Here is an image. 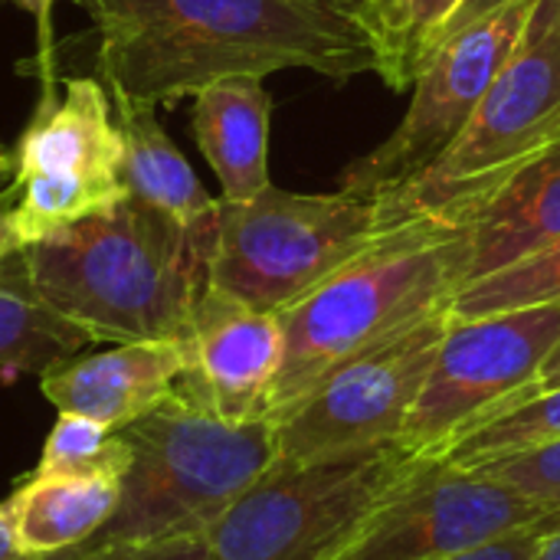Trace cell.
<instances>
[{
    "label": "cell",
    "mask_w": 560,
    "mask_h": 560,
    "mask_svg": "<svg viewBox=\"0 0 560 560\" xmlns=\"http://www.w3.org/2000/svg\"><path fill=\"white\" fill-rule=\"evenodd\" d=\"M98 30L108 89L151 105L226 75L312 69L348 82L377 72L358 0H79Z\"/></svg>",
    "instance_id": "obj_1"
},
{
    "label": "cell",
    "mask_w": 560,
    "mask_h": 560,
    "mask_svg": "<svg viewBox=\"0 0 560 560\" xmlns=\"http://www.w3.org/2000/svg\"><path fill=\"white\" fill-rule=\"evenodd\" d=\"M213 223L184 226L128 197L23 246V256L36 292L92 341H174L207 289Z\"/></svg>",
    "instance_id": "obj_2"
},
{
    "label": "cell",
    "mask_w": 560,
    "mask_h": 560,
    "mask_svg": "<svg viewBox=\"0 0 560 560\" xmlns=\"http://www.w3.org/2000/svg\"><path fill=\"white\" fill-rule=\"evenodd\" d=\"M469 256L472 226L466 220L417 217L282 308V364L266 420L276 423L348 358L446 308L466 285Z\"/></svg>",
    "instance_id": "obj_3"
},
{
    "label": "cell",
    "mask_w": 560,
    "mask_h": 560,
    "mask_svg": "<svg viewBox=\"0 0 560 560\" xmlns=\"http://www.w3.org/2000/svg\"><path fill=\"white\" fill-rule=\"evenodd\" d=\"M128 463L108 522L79 548L207 538L220 515L279 459L272 420H220L180 387L118 427Z\"/></svg>",
    "instance_id": "obj_4"
},
{
    "label": "cell",
    "mask_w": 560,
    "mask_h": 560,
    "mask_svg": "<svg viewBox=\"0 0 560 560\" xmlns=\"http://www.w3.org/2000/svg\"><path fill=\"white\" fill-rule=\"evenodd\" d=\"M560 141V0H535L525 30L453 148L387 190L394 226L417 217L466 220L512 174Z\"/></svg>",
    "instance_id": "obj_5"
},
{
    "label": "cell",
    "mask_w": 560,
    "mask_h": 560,
    "mask_svg": "<svg viewBox=\"0 0 560 560\" xmlns=\"http://www.w3.org/2000/svg\"><path fill=\"white\" fill-rule=\"evenodd\" d=\"M390 230L384 194H292L269 184L246 203L220 200L207 285L279 315Z\"/></svg>",
    "instance_id": "obj_6"
},
{
    "label": "cell",
    "mask_w": 560,
    "mask_h": 560,
    "mask_svg": "<svg viewBox=\"0 0 560 560\" xmlns=\"http://www.w3.org/2000/svg\"><path fill=\"white\" fill-rule=\"evenodd\" d=\"M433 459L404 440L305 463L276 459L210 528L213 560H331Z\"/></svg>",
    "instance_id": "obj_7"
},
{
    "label": "cell",
    "mask_w": 560,
    "mask_h": 560,
    "mask_svg": "<svg viewBox=\"0 0 560 560\" xmlns=\"http://www.w3.org/2000/svg\"><path fill=\"white\" fill-rule=\"evenodd\" d=\"M558 345L560 299L482 318H450L400 440L436 456L453 440L535 397L541 390L538 371Z\"/></svg>",
    "instance_id": "obj_8"
},
{
    "label": "cell",
    "mask_w": 560,
    "mask_h": 560,
    "mask_svg": "<svg viewBox=\"0 0 560 560\" xmlns=\"http://www.w3.org/2000/svg\"><path fill=\"white\" fill-rule=\"evenodd\" d=\"M121 154L112 98L95 79H69L59 102L46 95L13 151L20 246L128 200Z\"/></svg>",
    "instance_id": "obj_9"
},
{
    "label": "cell",
    "mask_w": 560,
    "mask_h": 560,
    "mask_svg": "<svg viewBox=\"0 0 560 560\" xmlns=\"http://www.w3.org/2000/svg\"><path fill=\"white\" fill-rule=\"evenodd\" d=\"M446 325L450 312L436 308L328 371L276 420L279 459L305 463L400 440Z\"/></svg>",
    "instance_id": "obj_10"
},
{
    "label": "cell",
    "mask_w": 560,
    "mask_h": 560,
    "mask_svg": "<svg viewBox=\"0 0 560 560\" xmlns=\"http://www.w3.org/2000/svg\"><path fill=\"white\" fill-rule=\"evenodd\" d=\"M535 0H512L443 36L413 79L400 125L368 158L341 174L345 190L387 194L430 171L463 135L495 72L515 49Z\"/></svg>",
    "instance_id": "obj_11"
},
{
    "label": "cell",
    "mask_w": 560,
    "mask_h": 560,
    "mask_svg": "<svg viewBox=\"0 0 560 560\" xmlns=\"http://www.w3.org/2000/svg\"><path fill=\"white\" fill-rule=\"evenodd\" d=\"M560 505L528 499L482 472L427 463L331 560H436L528 528Z\"/></svg>",
    "instance_id": "obj_12"
},
{
    "label": "cell",
    "mask_w": 560,
    "mask_h": 560,
    "mask_svg": "<svg viewBox=\"0 0 560 560\" xmlns=\"http://www.w3.org/2000/svg\"><path fill=\"white\" fill-rule=\"evenodd\" d=\"M187 371L180 390L220 420H266V400L282 364L279 315L203 289L180 338Z\"/></svg>",
    "instance_id": "obj_13"
},
{
    "label": "cell",
    "mask_w": 560,
    "mask_h": 560,
    "mask_svg": "<svg viewBox=\"0 0 560 560\" xmlns=\"http://www.w3.org/2000/svg\"><path fill=\"white\" fill-rule=\"evenodd\" d=\"M184 371L187 351L180 338L125 341L98 354H75L46 371L39 387L59 413H79L118 430L164 404Z\"/></svg>",
    "instance_id": "obj_14"
},
{
    "label": "cell",
    "mask_w": 560,
    "mask_h": 560,
    "mask_svg": "<svg viewBox=\"0 0 560 560\" xmlns=\"http://www.w3.org/2000/svg\"><path fill=\"white\" fill-rule=\"evenodd\" d=\"M272 98L259 75H226L194 95V138L226 203L259 197L269 180Z\"/></svg>",
    "instance_id": "obj_15"
},
{
    "label": "cell",
    "mask_w": 560,
    "mask_h": 560,
    "mask_svg": "<svg viewBox=\"0 0 560 560\" xmlns=\"http://www.w3.org/2000/svg\"><path fill=\"white\" fill-rule=\"evenodd\" d=\"M466 223L472 226L466 285L555 243L560 236V141L512 174Z\"/></svg>",
    "instance_id": "obj_16"
},
{
    "label": "cell",
    "mask_w": 560,
    "mask_h": 560,
    "mask_svg": "<svg viewBox=\"0 0 560 560\" xmlns=\"http://www.w3.org/2000/svg\"><path fill=\"white\" fill-rule=\"evenodd\" d=\"M112 92V112L118 121V135L125 144L121 154V180L128 194L141 203H151L174 217L184 226H203L217 217L220 200H213L187 158L161 128L154 105L125 95L121 89Z\"/></svg>",
    "instance_id": "obj_17"
},
{
    "label": "cell",
    "mask_w": 560,
    "mask_h": 560,
    "mask_svg": "<svg viewBox=\"0 0 560 560\" xmlns=\"http://www.w3.org/2000/svg\"><path fill=\"white\" fill-rule=\"evenodd\" d=\"M115 476H52L36 472L7 502L16 545L39 560L66 555L89 541L115 512Z\"/></svg>",
    "instance_id": "obj_18"
},
{
    "label": "cell",
    "mask_w": 560,
    "mask_h": 560,
    "mask_svg": "<svg viewBox=\"0 0 560 560\" xmlns=\"http://www.w3.org/2000/svg\"><path fill=\"white\" fill-rule=\"evenodd\" d=\"M92 335L59 315L33 285L23 249L0 266V374H46L72 361Z\"/></svg>",
    "instance_id": "obj_19"
},
{
    "label": "cell",
    "mask_w": 560,
    "mask_h": 560,
    "mask_svg": "<svg viewBox=\"0 0 560 560\" xmlns=\"http://www.w3.org/2000/svg\"><path fill=\"white\" fill-rule=\"evenodd\" d=\"M463 0H358L361 20L377 49V75L404 92L440 43Z\"/></svg>",
    "instance_id": "obj_20"
},
{
    "label": "cell",
    "mask_w": 560,
    "mask_h": 560,
    "mask_svg": "<svg viewBox=\"0 0 560 560\" xmlns=\"http://www.w3.org/2000/svg\"><path fill=\"white\" fill-rule=\"evenodd\" d=\"M555 440H560V387L538 390L518 407L453 440L450 446L436 453V459L450 469H476L489 459L515 456V453H525Z\"/></svg>",
    "instance_id": "obj_21"
},
{
    "label": "cell",
    "mask_w": 560,
    "mask_h": 560,
    "mask_svg": "<svg viewBox=\"0 0 560 560\" xmlns=\"http://www.w3.org/2000/svg\"><path fill=\"white\" fill-rule=\"evenodd\" d=\"M560 299V236L545 249L486 276L469 285H463L446 312L450 318H482L495 312L545 305Z\"/></svg>",
    "instance_id": "obj_22"
},
{
    "label": "cell",
    "mask_w": 560,
    "mask_h": 560,
    "mask_svg": "<svg viewBox=\"0 0 560 560\" xmlns=\"http://www.w3.org/2000/svg\"><path fill=\"white\" fill-rule=\"evenodd\" d=\"M128 463V446L118 430L79 417L59 413L39 456L36 472L52 476H121Z\"/></svg>",
    "instance_id": "obj_23"
},
{
    "label": "cell",
    "mask_w": 560,
    "mask_h": 560,
    "mask_svg": "<svg viewBox=\"0 0 560 560\" xmlns=\"http://www.w3.org/2000/svg\"><path fill=\"white\" fill-rule=\"evenodd\" d=\"M469 472H482L502 486H512L515 492H522L528 499L560 505V440L515 453V456L489 459Z\"/></svg>",
    "instance_id": "obj_24"
},
{
    "label": "cell",
    "mask_w": 560,
    "mask_h": 560,
    "mask_svg": "<svg viewBox=\"0 0 560 560\" xmlns=\"http://www.w3.org/2000/svg\"><path fill=\"white\" fill-rule=\"evenodd\" d=\"M49 560H213V551L207 538H167V541H138V545L72 548Z\"/></svg>",
    "instance_id": "obj_25"
},
{
    "label": "cell",
    "mask_w": 560,
    "mask_h": 560,
    "mask_svg": "<svg viewBox=\"0 0 560 560\" xmlns=\"http://www.w3.org/2000/svg\"><path fill=\"white\" fill-rule=\"evenodd\" d=\"M560 528V509L551 512L548 518L528 525V528H518L505 538H495L482 548H472V551H463V555H453V558H436V560H532L535 551L541 548V541L548 535H555Z\"/></svg>",
    "instance_id": "obj_26"
},
{
    "label": "cell",
    "mask_w": 560,
    "mask_h": 560,
    "mask_svg": "<svg viewBox=\"0 0 560 560\" xmlns=\"http://www.w3.org/2000/svg\"><path fill=\"white\" fill-rule=\"evenodd\" d=\"M13 207H16V187L7 184V187H0V266L13 253L23 249L20 240H16V230H13Z\"/></svg>",
    "instance_id": "obj_27"
},
{
    "label": "cell",
    "mask_w": 560,
    "mask_h": 560,
    "mask_svg": "<svg viewBox=\"0 0 560 560\" xmlns=\"http://www.w3.org/2000/svg\"><path fill=\"white\" fill-rule=\"evenodd\" d=\"M505 3H512V0H463V3L456 7L453 20L446 23L443 36H450V33L463 30L466 23H472V20L486 16V13H492V10H499V7H505ZM443 36H440V39H443Z\"/></svg>",
    "instance_id": "obj_28"
},
{
    "label": "cell",
    "mask_w": 560,
    "mask_h": 560,
    "mask_svg": "<svg viewBox=\"0 0 560 560\" xmlns=\"http://www.w3.org/2000/svg\"><path fill=\"white\" fill-rule=\"evenodd\" d=\"M0 560H39V558H33V555H26V551L16 545V538H13V528H10V522H7L3 505H0Z\"/></svg>",
    "instance_id": "obj_29"
},
{
    "label": "cell",
    "mask_w": 560,
    "mask_h": 560,
    "mask_svg": "<svg viewBox=\"0 0 560 560\" xmlns=\"http://www.w3.org/2000/svg\"><path fill=\"white\" fill-rule=\"evenodd\" d=\"M20 10H26V13H33L36 20H39V33L46 36V26H49V13H52V7L59 3V0H13Z\"/></svg>",
    "instance_id": "obj_30"
},
{
    "label": "cell",
    "mask_w": 560,
    "mask_h": 560,
    "mask_svg": "<svg viewBox=\"0 0 560 560\" xmlns=\"http://www.w3.org/2000/svg\"><path fill=\"white\" fill-rule=\"evenodd\" d=\"M538 387H541V390H555V387H560V345L551 351V358L545 361V368L538 371Z\"/></svg>",
    "instance_id": "obj_31"
},
{
    "label": "cell",
    "mask_w": 560,
    "mask_h": 560,
    "mask_svg": "<svg viewBox=\"0 0 560 560\" xmlns=\"http://www.w3.org/2000/svg\"><path fill=\"white\" fill-rule=\"evenodd\" d=\"M532 560H560V528L555 535H548V538L541 541V548L535 551V558Z\"/></svg>",
    "instance_id": "obj_32"
},
{
    "label": "cell",
    "mask_w": 560,
    "mask_h": 560,
    "mask_svg": "<svg viewBox=\"0 0 560 560\" xmlns=\"http://www.w3.org/2000/svg\"><path fill=\"white\" fill-rule=\"evenodd\" d=\"M13 174V154L0 144V184Z\"/></svg>",
    "instance_id": "obj_33"
}]
</instances>
